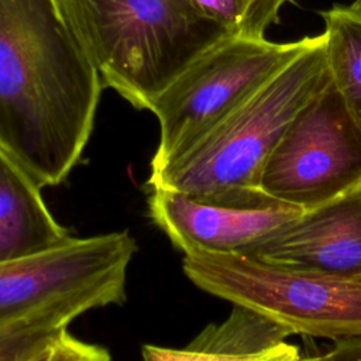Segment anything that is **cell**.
I'll list each match as a JSON object with an SVG mask.
<instances>
[{
    "instance_id": "cell-1",
    "label": "cell",
    "mask_w": 361,
    "mask_h": 361,
    "mask_svg": "<svg viewBox=\"0 0 361 361\" xmlns=\"http://www.w3.org/2000/svg\"><path fill=\"white\" fill-rule=\"evenodd\" d=\"M102 89L56 0H0V148L42 188L79 162Z\"/></svg>"
},
{
    "instance_id": "cell-2",
    "label": "cell",
    "mask_w": 361,
    "mask_h": 361,
    "mask_svg": "<svg viewBox=\"0 0 361 361\" xmlns=\"http://www.w3.org/2000/svg\"><path fill=\"white\" fill-rule=\"evenodd\" d=\"M329 82L322 32L185 151L149 169L148 188L231 207L274 203L261 189L267 161L290 121Z\"/></svg>"
},
{
    "instance_id": "cell-3",
    "label": "cell",
    "mask_w": 361,
    "mask_h": 361,
    "mask_svg": "<svg viewBox=\"0 0 361 361\" xmlns=\"http://www.w3.org/2000/svg\"><path fill=\"white\" fill-rule=\"evenodd\" d=\"M102 79L137 109L226 34L182 0H56Z\"/></svg>"
},
{
    "instance_id": "cell-4",
    "label": "cell",
    "mask_w": 361,
    "mask_h": 361,
    "mask_svg": "<svg viewBox=\"0 0 361 361\" xmlns=\"http://www.w3.org/2000/svg\"><path fill=\"white\" fill-rule=\"evenodd\" d=\"M182 268L202 290L248 307L292 336L333 343L361 337V274L292 269L204 250L185 252Z\"/></svg>"
},
{
    "instance_id": "cell-5",
    "label": "cell",
    "mask_w": 361,
    "mask_h": 361,
    "mask_svg": "<svg viewBox=\"0 0 361 361\" xmlns=\"http://www.w3.org/2000/svg\"><path fill=\"white\" fill-rule=\"evenodd\" d=\"M312 41L272 42L223 34L197 54L154 99L149 111L159 123L151 159L157 169L195 142Z\"/></svg>"
},
{
    "instance_id": "cell-6",
    "label": "cell",
    "mask_w": 361,
    "mask_h": 361,
    "mask_svg": "<svg viewBox=\"0 0 361 361\" xmlns=\"http://www.w3.org/2000/svg\"><path fill=\"white\" fill-rule=\"evenodd\" d=\"M264 196L305 212L361 189V131L331 82L290 121L261 179Z\"/></svg>"
},
{
    "instance_id": "cell-7",
    "label": "cell",
    "mask_w": 361,
    "mask_h": 361,
    "mask_svg": "<svg viewBox=\"0 0 361 361\" xmlns=\"http://www.w3.org/2000/svg\"><path fill=\"white\" fill-rule=\"evenodd\" d=\"M135 251L128 231H113L72 237L54 250L0 262V322L82 289L126 285Z\"/></svg>"
},
{
    "instance_id": "cell-8",
    "label": "cell",
    "mask_w": 361,
    "mask_h": 361,
    "mask_svg": "<svg viewBox=\"0 0 361 361\" xmlns=\"http://www.w3.org/2000/svg\"><path fill=\"white\" fill-rule=\"evenodd\" d=\"M305 210L285 203L231 207L149 189L148 214L183 254L192 250L245 252Z\"/></svg>"
},
{
    "instance_id": "cell-9",
    "label": "cell",
    "mask_w": 361,
    "mask_h": 361,
    "mask_svg": "<svg viewBox=\"0 0 361 361\" xmlns=\"http://www.w3.org/2000/svg\"><path fill=\"white\" fill-rule=\"evenodd\" d=\"M241 254L292 269L361 274V189L303 213Z\"/></svg>"
},
{
    "instance_id": "cell-10",
    "label": "cell",
    "mask_w": 361,
    "mask_h": 361,
    "mask_svg": "<svg viewBox=\"0 0 361 361\" xmlns=\"http://www.w3.org/2000/svg\"><path fill=\"white\" fill-rule=\"evenodd\" d=\"M292 334L274 320L235 307L221 323L209 324L186 348L145 344L144 361H306Z\"/></svg>"
},
{
    "instance_id": "cell-11",
    "label": "cell",
    "mask_w": 361,
    "mask_h": 361,
    "mask_svg": "<svg viewBox=\"0 0 361 361\" xmlns=\"http://www.w3.org/2000/svg\"><path fill=\"white\" fill-rule=\"evenodd\" d=\"M41 189L0 148V262L37 255L72 238L48 209Z\"/></svg>"
},
{
    "instance_id": "cell-12",
    "label": "cell",
    "mask_w": 361,
    "mask_h": 361,
    "mask_svg": "<svg viewBox=\"0 0 361 361\" xmlns=\"http://www.w3.org/2000/svg\"><path fill=\"white\" fill-rule=\"evenodd\" d=\"M126 285H100L73 292L0 322V361H31L47 353L80 314L123 303Z\"/></svg>"
},
{
    "instance_id": "cell-13",
    "label": "cell",
    "mask_w": 361,
    "mask_h": 361,
    "mask_svg": "<svg viewBox=\"0 0 361 361\" xmlns=\"http://www.w3.org/2000/svg\"><path fill=\"white\" fill-rule=\"evenodd\" d=\"M330 82L361 131V0L320 11Z\"/></svg>"
},
{
    "instance_id": "cell-14",
    "label": "cell",
    "mask_w": 361,
    "mask_h": 361,
    "mask_svg": "<svg viewBox=\"0 0 361 361\" xmlns=\"http://www.w3.org/2000/svg\"><path fill=\"white\" fill-rule=\"evenodd\" d=\"M199 17L221 31L248 38H265L267 30L279 23V11L293 0H182Z\"/></svg>"
},
{
    "instance_id": "cell-15",
    "label": "cell",
    "mask_w": 361,
    "mask_h": 361,
    "mask_svg": "<svg viewBox=\"0 0 361 361\" xmlns=\"http://www.w3.org/2000/svg\"><path fill=\"white\" fill-rule=\"evenodd\" d=\"M47 361H111V357L104 347L82 341L66 331L52 345Z\"/></svg>"
},
{
    "instance_id": "cell-16",
    "label": "cell",
    "mask_w": 361,
    "mask_h": 361,
    "mask_svg": "<svg viewBox=\"0 0 361 361\" xmlns=\"http://www.w3.org/2000/svg\"><path fill=\"white\" fill-rule=\"evenodd\" d=\"M306 361H361V337L338 340L327 351L306 357Z\"/></svg>"
},
{
    "instance_id": "cell-17",
    "label": "cell",
    "mask_w": 361,
    "mask_h": 361,
    "mask_svg": "<svg viewBox=\"0 0 361 361\" xmlns=\"http://www.w3.org/2000/svg\"><path fill=\"white\" fill-rule=\"evenodd\" d=\"M52 348V347H51ZM49 348V350H51ZM49 350L47 351V353H44V354H41V355H38L37 358H34V360H31V361H47L48 360V355H49Z\"/></svg>"
}]
</instances>
